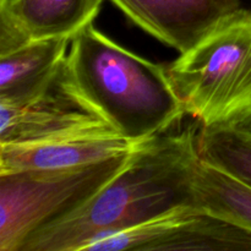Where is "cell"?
Segmentation results:
<instances>
[{"label":"cell","instance_id":"cell-1","mask_svg":"<svg viewBox=\"0 0 251 251\" xmlns=\"http://www.w3.org/2000/svg\"><path fill=\"white\" fill-rule=\"evenodd\" d=\"M199 131L188 126L141 141L126 166L87 202L34 233L20 251H83L92 240L195 205Z\"/></svg>","mask_w":251,"mask_h":251},{"label":"cell","instance_id":"cell-2","mask_svg":"<svg viewBox=\"0 0 251 251\" xmlns=\"http://www.w3.org/2000/svg\"><path fill=\"white\" fill-rule=\"evenodd\" d=\"M66 69L78 90L125 139L145 141L185 114L167 68L87 25L71 38Z\"/></svg>","mask_w":251,"mask_h":251},{"label":"cell","instance_id":"cell-3","mask_svg":"<svg viewBox=\"0 0 251 251\" xmlns=\"http://www.w3.org/2000/svg\"><path fill=\"white\" fill-rule=\"evenodd\" d=\"M186 115L225 125L251 108V10L234 11L166 66Z\"/></svg>","mask_w":251,"mask_h":251},{"label":"cell","instance_id":"cell-4","mask_svg":"<svg viewBox=\"0 0 251 251\" xmlns=\"http://www.w3.org/2000/svg\"><path fill=\"white\" fill-rule=\"evenodd\" d=\"M134 150L71 168L0 174V251H20L34 233L87 202L126 166Z\"/></svg>","mask_w":251,"mask_h":251},{"label":"cell","instance_id":"cell-5","mask_svg":"<svg viewBox=\"0 0 251 251\" xmlns=\"http://www.w3.org/2000/svg\"><path fill=\"white\" fill-rule=\"evenodd\" d=\"M109 130L117 131L74 83L65 61L29 97L17 102H0V145Z\"/></svg>","mask_w":251,"mask_h":251},{"label":"cell","instance_id":"cell-6","mask_svg":"<svg viewBox=\"0 0 251 251\" xmlns=\"http://www.w3.org/2000/svg\"><path fill=\"white\" fill-rule=\"evenodd\" d=\"M251 251V232L196 205L92 240L83 251Z\"/></svg>","mask_w":251,"mask_h":251},{"label":"cell","instance_id":"cell-7","mask_svg":"<svg viewBox=\"0 0 251 251\" xmlns=\"http://www.w3.org/2000/svg\"><path fill=\"white\" fill-rule=\"evenodd\" d=\"M131 24L179 54L240 9V0H109Z\"/></svg>","mask_w":251,"mask_h":251},{"label":"cell","instance_id":"cell-8","mask_svg":"<svg viewBox=\"0 0 251 251\" xmlns=\"http://www.w3.org/2000/svg\"><path fill=\"white\" fill-rule=\"evenodd\" d=\"M137 145L139 142L130 141L114 130L0 145V174L83 166L127 153Z\"/></svg>","mask_w":251,"mask_h":251},{"label":"cell","instance_id":"cell-9","mask_svg":"<svg viewBox=\"0 0 251 251\" xmlns=\"http://www.w3.org/2000/svg\"><path fill=\"white\" fill-rule=\"evenodd\" d=\"M103 0H0V16L32 41L69 37L93 24Z\"/></svg>","mask_w":251,"mask_h":251},{"label":"cell","instance_id":"cell-10","mask_svg":"<svg viewBox=\"0 0 251 251\" xmlns=\"http://www.w3.org/2000/svg\"><path fill=\"white\" fill-rule=\"evenodd\" d=\"M71 38L32 41L0 56V102H17L43 87L68 55Z\"/></svg>","mask_w":251,"mask_h":251},{"label":"cell","instance_id":"cell-11","mask_svg":"<svg viewBox=\"0 0 251 251\" xmlns=\"http://www.w3.org/2000/svg\"><path fill=\"white\" fill-rule=\"evenodd\" d=\"M195 205L251 232V186L200 159L194 176Z\"/></svg>","mask_w":251,"mask_h":251},{"label":"cell","instance_id":"cell-12","mask_svg":"<svg viewBox=\"0 0 251 251\" xmlns=\"http://www.w3.org/2000/svg\"><path fill=\"white\" fill-rule=\"evenodd\" d=\"M198 147L201 159L251 186V136L222 125L201 126Z\"/></svg>","mask_w":251,"mask_h":251},{"label":"cell","instance_id":"cell-13","mask_svg":"<svg viewBox=\"0 0 251 251\" xmlns=\"http://www.w3.org/2000/svg\"><path fill=\"white\" fill-rule=\"evenodd\" d=\"M222 126H227L229 129L240 132V134L251 136V108L243 114H240L239 117L228 122L227 124L222 125Z\"/></svg>","mask_w":251,"mask_h":251}]
</instances>
